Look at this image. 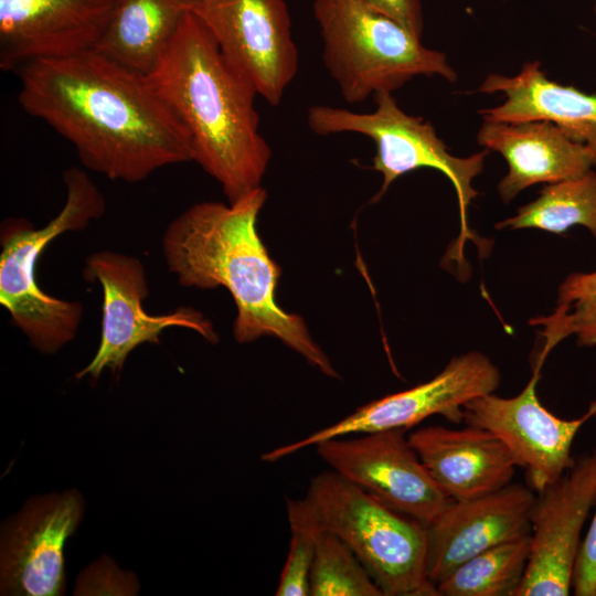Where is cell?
Here are the masks:
<instances>
[{
	"label": "cell",
	"mask_w": 596,
	"mask_h": 596,
	"mask_svg": "<svg viewBox=\"0 0 596 596\" xmlns=\"http://www.w3.org/2000/svg\"><path fill=\"white\" fill-rule=\"evenodd\" d=\"M18 103L70 141L87 169L136 183L193 161L187 128L148 76L95 50L28 63Z\"/></svg>",
	"instance_id": "6da1fadb"
},
{
	"label": "cell",
	"mask_w": 596,
	"mask_h": 596,
	"mask_svg": "<svg viewBox=\"0 0 596 596\" xmlns=\"http://www.w3.org/2000/svg\"><path fill=\"white\" fill-rule=\"evenodd\" d=\"M266 198L265 189L258 188L234 204L202 202L185 210L163 233L166 264L184 287L230 291L237 309L233 336L238 343L277 338L321 373L337 379L338 372L304 319L275 300L280 267L256 228Z\"/></svg>",
	"instance_id": "7a4b0ae2"
},
{
	"label": "cell",
	"mask_w": 596,
	"mask_h": 596,
	"mask_svg": "<svg viewBox=\"0 0 596 596\" xmlns=\"http://www.w3.org/2000/svg\"><path fill=\"white\" fill-rule=\"evenodd\" d=\"M148 78L187 128L193 161L222 185L228 204L262 188L272 150L259 132L257 92L189 9Z\"/></svg>",
	"instance_id": "3957f363"
},
{
	"label": "cell",
	"mask_w": 596,
	"mask_h": 596,
	"mask_svg": "<svg viewBox=\"0 0 596 596\" xmlns=\"http://www.w3.org/2000/svg\"><path fill=\"white\" fill-rule=\"evenodd\" d=\"M312 8L324 66L349 104L393 93L419 75L457 79L443 52L358 0H315Z\"/></svg>",
	"instance_id": "277c9868"
},
{
	"label": "cell",
	"mask_w": 596,
	"mask_h": 596,
	"mask_svg": "<svg viewBox=\"0 0 596 596\" xmlns=\"http://www.w3.org/2000/svg\"><path fill=\"white\" fill-rule=\"evenodd\" d=\"M63 179L65 204L45 226L35 228L23 217H9L0 228V302L31 345L49 354L75 338L83 306L42 291L36 262L54 238L86 228L106 207L102 191L82 169L65 170Z\"/></svg>",
	"instance_id": "5b68a950"
},
{
	"label": "cell",
	"mask_w": 596,
	"mask_h": 596,
	"mask_svg": "<svg viewBox=\"0 0 596 596\" xmlns=\"http://www.w3.org/2000/svg\"><path fill=\"white\" fill-rule=\"evenodd\" d=\"M321 528L341 539L384 596H437L427 576V530L333 470L315 476L307 496Z\"/></svg>",
	"instance_id": "8992f818"
},
{
	"label": "cell",
	"mask_w": 596,
	"mask_h": 596,
	"mask_svg": "<svg viewBox=\"0 0 596 596\" xmlns=\"http://www.w3.org/2000/svg\"><path fill=\"white\" fill-rule=\"evenodd\" d=\"M375 108L356 113L330 105H312L307 110V125L319 136L359 134L375 143L372 168L383 177L382 187L373 198L377 201L401 175L421 168L443 172L453 183L460 210V236L470 237L467 210L478 195L472 180L483 170L489 149L469 157H455L437 136L435 127L422 117L406 114L392 93L373 96Z\"/></svg>",
	"instance_id": "52a82bcc"
},
{
	"label": "cell",
	"mask_w": 596,
	"mask_h": 596,
	"mask_svg": "<svg viewBox=\"0 0 596 596\" xmlns=\"http://www.w3.org/2000/svg\"><path fill=\"white\" fill-rule=\"evenodd\" d=\"M501 380L496 364L483 353L470 351L453 358L433 379L412 389L372 401L341 421L309 436L262 455L274 462L328 439L350 434L411 428L440 415L448 422H464V405L475 397L493 393Z\"/></svg>",
	"instance_id": "ba28073f"
},
{
	"label": "cell",
	"mask_w": 596,
	"mask_h": 596,
	"mask_svg": "<svg viewBox=\"0 0 596 596\" xmlns=\"http://www.w3.org/2000/svg\"><path fill=\"white\" fill-rule=\"evenodd\" d=\"M188 9L257 95L279 105L299 67L285 0H191Z\"/></svg>",
	"instance_id": "9c48e42d"
},
{
	"label": "cell",
	"mask_w": 596,
	"mask_h": 596,
	"mask_svg": "<svg viewBox=\"0 0 596 596\" xmlns=\"http://www.w3.org/2000/svg\"><path fill=\"white\" fill-rule=\"evenodd\" d=\"M87 281H98L103 288L100 341L95 356L75 376L86 375L97 381L105 369L119 373L129 353L142 343H159L161 332L171 327L192 329L211 343L217 336L211 322L191 307L159 316L142 307L149 287L141 262L113 251L91 254L83 270Z\"/></svg>",
	"instance_id": "30bf717a"
},
{
	"label": "cell",
	"mask_w": 596,
	"mask_h": 596,
	"mask_svg": "<svg viewBox=\"0 0 596 596\" xmlns=\"http://www.w3.org/2000/svg\"><path fill=\"white\" fill-rule=\"evenodd\" d=\"M315 447L333 471L425 525L451 501L421 461L404 429L370 432L358 438L337 437Z\"/></svg>",
	"instance_id": "8fae6325"
},
{
	"label": "cell",
	"mask_w": 596,
	"mask_h": 596,
	"mask_svg": "<svg viewBox=\"0 0 596 596\" xmlns=\"http://www.w3.org/2000/svg\"><path fill=\"white\" fill-rule=\"evenodd\" d=\"M596 501V450L578 457L557 480L535 496L531 550L515 596H567L581 546V532Z\"/></svg>",
	"instance_id": "7c38bea8"
},
{
	"label": "cell",
	"mask_w": 596,
	"mask_h": 596,
	"mask_svg": "<svg viewBox=\"0 0 596 596\" xmlns=\"http://www.w3.org/2000/svg\"><path fill=\"white\" fill-rule=\"evenodd\" d=\"M84 511L76 489L30 499L8 519L0 536V592L58 596L65 592L63 549Z\"/></svg>",
	"instance_id": "4fadbf2b"
},
{
	"label": "cell",
	"mask_w": 596,
	"mask_h": 596,
	"mask_svg": "<svg viewBox=\"0 0 596 596\" xmlns=\"http://www.w3.org/2000/svg\"><path fill=\"white\" fill-rule=\"evenodd\" d=\"M540 370L523 391L513 397L493 393L464 405V422L487 429L500 438L517 466L525 470L529 487L536 492L557 480L575 462L571 456L574 438L596 412V402L578 419H562L547 411L536 395Z\"/></svg>",
	"instance_id": "5bb4252c"
},
{
	"label": "cell",
	"mask_w": 596,
	"mask_h": 596,
	"mask_svg": "<svg viewBox=\"0 0 596 596\" xmlns=\"http://www.w3.org/2000/svg\"><path fill=\"white\" fill-rule=\"evenodd\" d=\"M117 0H0V68L95 50Z\"/></svg>",
	"instance_id": "9a60e30c"
},
{
	"label": "cell",
	"mask_w": 596,
	"mask_h": 596,
	"mask_svg": "<svg viewBox=\"0 0 596 596\" xmlns=\"http://www.w3.org/2000/svg\"><path fill=\"white\" fill-rule=\"evenodd\" d=\"M533 489L521 483L466 500H451L428 525L427 576L436 586L480 552L531 534Z\"/></svg>",
	"instance_id": "2e32d148"
},
{
	"label": "cell",
	"mask_w": 596,
	"mask_h": 596,
	"mask_svg": "<svg viewBox=\"0 0 596 596\" xmlns=\"http://www.w3.org/2000/svg\"><path fill=\"white\" fill-rule=\"evenodd\" d=\"M421 461L451 500H466L499 490L511 480L517 462L491 432L426 426L407 435Z\"/></svg>",
	"instance_id": "e0dca14e"
},
{
	"label": "cell",
	"mask_w": 596,
	"mask_h": 596,
	"mask_svg": "<svg viewBox=\"0 0 596 596\" xmlns=\"http://www.w3.org/2000/svg\"><path fill=\"white\" fill-rule=\"evenodd\" d=\"M477 142L499 152L508 163V173L498 185L504 203L531 185L576 178L593 168L589 149L549 120H483Z\"/></svg>",
	"instance_id": "ac0fdd59"
},
{
	"label": "cell",
	"mask_w": 596,
	"mask_h": 596,
	"mask_svg": "<svg viewBox=\"0 0 596 596\" xmlns=\"http://www.w3.org/2000/svg\"><path fill=\"white\" fill-rule=\"evenodd\" d=\"M478 91L505 97L503 104L478 111L483 120L552 121L570 139L589 149L596 169V94L549 79L539 61L526 62L513 76L489 74Z\"/></svg>",
	"instance_id": "d6986e66"
},
{
	"label": "cell",
	"mask_w": 596,
	"mask_h": 596,
	"mask_svg": "<svg viewBox=\"0 0 596 596\" xmlns=\"http://www.w3.org/2000/svg\"><path fill=\"white\" fill-rule=\"evenodd\" d=\"M187 10L185 0H117L95 51L148 76L170 45Z\"/></svg>",
	"instance_id": "ffe728a7"
},
{
	"label": "cell",
	"mask_w": 596,
	"mask_h": 596,
	"mask_svg": "<svg viewBox=\"0 0 596 596\" xmlns=\"http://www.w3.org/2000/svg\"><path fill=\"white\" fill-rule=\"evenodd\" d=\"M586 227L596 238V169L545 185L538 199L496 224V228H539L563 234L571 227Z\"/></svg>",
	"instance_id": "44dd1931"
},
{
	"label": "cell",
	"mask_w": 596,
	"mask_h": 596,
	"mask_svg": "<svg viewBox=\"0 0 596 596\" xmlns=\"http://www.w3.org/2000/svg\"><path fill=\"white\" fill-rule=\"evenodd\" d=\"M531 534L487 549L436 585L443 596H515L530 557Z\"/></svg>",
	"instance_id": "7402d4cb"
},
{
	"label": "cell",
	"mask_w": 596,
	"mask_h": 596,
	"mask_svg": "<svg viewBox=\"0 0 596 596\" xmlns=\"http://www.w3.org/2000/svg\"><path fill=\"white\" fill-rule=\"evenodd\" d=\"M556 308L549 317L531 320L544 327L541 368L549 352L563 339L575 336L581 347H596V272L572 273L560 285Z\"/></svg>",
	"instance_id": "603a6c76"
},
{
	"label": "cell",
	"mask_w": 596,
	"mask_h": 596,
	"mask_svg": "<svg viewBox=\"0 0 596 596\" xmlns=\"http://www.w3.org/2000/svg\"><path fill=\"white\" fill-rule=\"evenodd\" d=\"M310 595L384 596L351 549L323 529L311 567Z\"/></svg>",
	"instance_id": "cb8c5ba5"
},
{
	"label": "cell",
	"mask_w": 596,
	"mask_h": 596,
	"mask_svg": "<svg viewBox=\"0 0 596 596\" xmlns=\"http://www.w3.org/2000/svg\"><path fill=\"white\" fill-rule=\"evenodd\" d=\"M290 542L277 596L310 595V573L319 535L322 531L318 514L307 497L287 499Z\"/></svg>",
	"instance_id": "d4e9b609"
},
{
	"label": "cell",
	"mask_w": 596,
	"mask_h": 596,
	"mask_svg": "<svg viewBox=\"0 0 596 596\" xmlns=\"http://www.w3.org/2000/svg\"><path fill=\"white\" fill-rule=\"evenodd\" d=\"M138 582L135 575L123 572L116 564L102 557L78 577L75 595H136Z\"/></svg>",
	"instance_id": "484cf974"
},
{
	"label": "cell",
	"mask_w": 596,
	"mask_h": 596,
	"mask_svg": "<svg viewBox=\"0 0 596 596\" xmlns=\"http://www.w3.org/2000/svg\"><path fill=\"white\" fill-rule=\"evenodd\" d=\"M596 417V412L594 414ZM571 588L576 596L596 595V514L581 543L572 574Z\"/></svg>",
	"instance_id": "4316f807"
},
{
	"label": "cell",
	"mask_w": 596,
	"mask_h": 596,
	"mask_svg": "<svg viewBox=\"0 0 596 596\" xmlns=\"http://www.w3.org/2000/svg\"><path fill=\"white\" fill-rule=\"evenodd\" d=\"M404 25L422 40L424 32V0H358Z\"/></svg>",
	"instance_id": "83f0119b"
},
{
	"label": "cell",
	"mask_w": 596,
	"mask_h": 596,
	"mask_svg": "<svg viewBox=\"0 0 596 596\" xmlns=\"http://www.w3.org/2000/svg\"><path fill=\"white\" fill-rule=\"evenodd\" d=\"M594 9H595V13H596V0H595V7H594Z\"/></svg>",
	"instance_id": "f1b7e54d"
},
{
	"label": "cell",
	"mask_w": 596,
	"mask_h": 596,
	"mask_svg": "<svg viewBox=\"0 0 596 596\" xmlns=\"http://www.w3.org/2000/svg\"><path fill=\"white\" fill-rule=\"evenodd\" d=\"M185 1H187V3H188V2L191 1V0H185Z\"/></svg>",
	"instance_id": "f546056e"
}]
</instances>
